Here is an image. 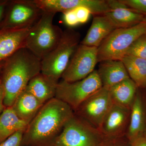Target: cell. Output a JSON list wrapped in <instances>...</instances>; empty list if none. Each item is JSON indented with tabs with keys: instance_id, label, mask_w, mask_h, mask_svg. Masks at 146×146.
<instances>
[{
	"instance_id": "6da1fadb",
	"label": "cell",
	"mask_w": 146,
	"mask_h": 146,
	"mask_svg": "<svg viewBox=\"0 0 146 146\" xmlns=\"http://www.w3.org/2000/svg\"><path fill=\"white\" fill-rule=\"evenodd\" d=\"M74 115L66 103L54 98L44 104L26 129L23 146H54L63 128Z\"/></svg>"
},
{
	"instance_id": "7a4b0ae2",
	"label": "cell",
	"mask_w": 146,
	"mask_h": 146,
	"mask_svg": "<svg viewBox=\"0 0 146 146\" xmlns=\"http://www.w3.org/2000/svg\"><path fill=\"white\" fill-rule=\"evenodd\" d=\"M41 72V60L23 48L5 60L1 71L5 92L4 105L11 107L29 81Z\"/></svg>"
},
{
	"instance_id": "3957f363",
	"label": "cell",
	"mask_w": 146,
	"mask_h": 146,
	"mask_svg": "<svg viewBox=\"0 0 146 146\" xmlns=\"http://www.w3.org/2000/svg\"><path fill=\"white\" fill-rule=\"evenodd\" d=\"M55 14L43 12L26 39L25 48L41 60L57 46L63 35L62 30L53 24Z\"/></svg>"
},
{
	"instance_id": "277c9868",
	"label": "cell",
	"mask_w": 146,
	"mask_h": 146,
	"mask_svg": "<svg viewBox=\"0 0 146 146\" xmlns=\"http://www.w3.org/2000/svg\"><path fill=\"white\" fill-rule=\"evenodd\" d=\"M80 42L78 32L70 28L63 31L58 44L41 60V72L58 82Z\"/></svg>"
},
{
	"instance_id": "5b68a950",
	"label": "cell",
	"mask_w": 146,
	"mask_h": 146,
	"mask_svg": "<svg viewBox=\"0 0 146 146\" xmlns=\"http://www.w3.org/2000/svg\"><path fill=\"white\" fill-rule=\"evenodd\" d=\"M145 34V21L131 27L116 29L98 47V63L121 60L133 42Z\"/></svg>"
},
{
	"instance_id": "8992f818",
	"label": "cell",
	"mask_w": 146,
	"mask_h": 146,
	"mask_svg": "<svg viewBox=\"0 0 146 146\" xmlns=\"http://www.w3.org/2000/svg\"><path fill=\"white\" fill-rule=\"evenodd\" d=\"M104 138L98 129L74 114L66 123L54 146H99Z\"/></svg>"
},
{
	"instance_id": "52a82bcc",
	"label": "cell",
	"mask_w": 146,
	"mask_h": 146,
	"mask_svg": "<svg viewBox=\"0 0 146 146\" xmlns=\"http://www.w3.org/2000/svg\"><path fill=\"white\" fill-rule=\"evenodd\" d=\"M102 87L97 70L74 82H58L55 98L66 103L74 111L84 101Z\"/></svg>"
},
{
	"instance_id": "ba28073f",
	"label": "cell",
	"mask_w": 146,
	"mask_h": 146,
	"mask_svg": "<svg viewBox=\"0 0 146 146\" xmlns=\"http://www.w3.org/2000/svg\"><path fill=\"white\" fill-rule=\"evenodd\" d=\"M113 104L109 88L102 86L84 101L74 113L99 129Z\"/></svg>"
},
{
	"instance_id": "9c48e42d",
	"label": "cell",
	"mask_w": 146,
	"mask_h": 146,
	"mask_svg": "<svg viewBox=\"0 0 146 146\" xmlns=\"http://www.w3.org/2000/svg\"><path fill=\"white\" fill-rule=\"evenodd\" d=\"M98 63V48L80 44L61 78L68 82L81 80L95 70Z\"/></svg>"
},
{
	"instance_id": "30bf717a",
	"label": "cell",
	"mask_w": 146,
	"mask_h": 146,
	"mask_svg": "<svg viewBox=\"0 0 146 146\" xmlns=\"http://www.w3.org/2000/svg\"><path fill=\"white\" fill-rule=\"evenodd\" d=\"M3 29H23L32 26L43 11L34 0H17L9 4Z\"/></svg>"
},
{
	"instance_id": "8fae6325",
	"label": "cell",
	"mask_w": 146,
	"mask_h": 146,
	"mask_svg": "<svg viewBox=\"0 0 146 146\" xmlns=\"http://www.w3.org/2000/svg\"><path fill=\"white\" fill-rule=\"evenodd\" d=\"M36 5L43 12L56 14L58 12L74 9L80 6L89 9L92 14L102 15L110 10L107 1L105 0H34Z\"/></svg>"
},
{
	"instance_id": "7c38bea8",
	"label": "cell",
	"mask_w": 146,
	"mask_h": 146,
	"mask_svg": "<svg viewBox=\"0 0 146 146\" xmlns=\"http://www.w3.org/2000/svg\"><path fill=\"white\" fill-rule=\"evenodd\" d=\"M131 109L113 103L105 116L99 130L104 138L126 136Z\"/></svg>"
},
{
	"instance_id": "4fadbf2b",
	"label": "cell",
	"mask_w": 146,
	"mask_h": 146,
	"mask_svg": "<svg viewBox=\"0 0 146 146\" xmlns=\"http://www.w3.org/2000/svg\"><path fill=\"white\" fill-rule=\"evenodd\" d=\"M110 10L104 14L117 28H126L143 22L144 15L131 9L121 0H107Z\"/></svg>"
},
{
	"instance_id": "5bb4252c",
	"label": "cell",
	"mask_w": 146,
	"mask_h": 146,
	"mask_svg": "<svg viewBox=\"0 0 146 146\" xmlns=\"http://www.w3.org/2000/svg\"><path fill=\"white\" fill-rule=\"evenodd\" d=\"M31 27L2 29L0 31V62L6 60L18 50L25 48L26 39Z\"/></svg>"
},
{
	"instance_id": "9a60e30c",
	"label": "cell",
	"mask_w": 146,
	"mask_h": 146,
	"mask_svg": "<svg viewBox=\"0 0 146 146\" xmlns=\"http://www.w3.org/2000/svg\"><path fill=\"white\" fill-rule=\"evenodd\" d=\"M117 29L105 14L96 15L81 44L98 48L111 33Z\"/></svg>"
},
{
	"instance_id": "2e32d148",
	"label": "cell",
	"mask_w": 146,
	"mask_h": 146,
	"mask_svg": "<svg viewBox=\"0 0 146 146\" xmlns=\"http://www.w3.org/2000/svg\"><path fill=\"white\" fill-rule=\"evenodd\" d=\"M97 71L102 86L108 88L130 78L121 60H108L100 62Z\"/></svg>"
},
{
	"instance_id": "e0dca14e",
	"label": "cell",
	"mask_w": 146,
	"mask_h": 146,
	"mask_svg": "<svg viewBox=\"0 0 146 146\" xmlns=\"http://www.w3.org/2000/svg\"><path fill=\"white\" fill-rule=\"evenodd\" d=\"M58 82L40 72L29 81L25 89L44 104L55 98Z\"/></svg>"
},
{
	"instance_id": "ac0fdd59",
	"label": "cell",
	"mask_w": 146,
	"mask_h": 146,
	"mask_svg": "<svg viewBox=\"0 0 146 146\" xmlns=\"http://www.w3.org/2000/svg\"><path fill=\"white\" fill-rule=\"evenodd\" d=\"M44 105L25 89L17 97L11 107L18 117L29 124Z\"/></svg>"
},
{
	"instance_id": "d6986e66",
	"label": "cell",
	"mask_w": 146,
	"mask_h": 146,
	"mask_svg": "<svg viewBox=\"0 0 146 146\" xmlns=\"http://www.w3.org/2000/svg\"><path fill=\"white\" fill-rule=\"evenodd\" d=\"M145 117L143 102L139 94L136 95L131 110L129 124L126 137L129 143L145 135Z\"/></svg>"
},
{
	"instance_id": "ffe728a7",
	"label": "cell",
	"mask_w": 146,
	"mask_h": 146,
	"mask_svg": "<svg viewBox=\"0 0 146 146\" xmlns=\"http://www.w3.org/2000/svg\"><path fill=\"white\" fill-rule=\"evenodd\" d=\"M137 88L136 84L130 78L111 86L109 90L113 102L131 109Z\"/></svg>"
},
{
	"instance_id": "44dd1931",
	"label": "cell",
	"mask_w": 146,
	"mask_h": 146,
	"mask_svg": "<svg viewBox=\"0 0 146 146\" xmlns=\"http://www.w3.org/2000/svg\"><path fill=\"white\" fill-rule=\"evenodd\" d=\"M28 124L18 117L12 107L5 108L0 115V143L17 131L26 129Z\"/></svg>"
},
{
	"instance_id": "7402d4cb",
	"label": "cell",
	"mask_w": 146,
	"mask_h": 146,
	"mask_svg": "<svg viewBox=\"0 0 146 146\" xmlns=\"http://www.w3.org/2000/svg\"><path fill=\"white\" fill-rule=\"evenodd\" d=\"M121 60L125 66L129 78L137 87H146V59L125 55Z\"/></svg>"
},
{
	"instance_id": "603a6c76",
	"label": "cell",
	"mask_w": 146,
	"mask_h": 146,
	"mask_svg": "<svg viewBox=\"0 0 146 146\" xmlns=\"http://www.w3.org/2000/svg\"><path fill=\"white\" fill-rule=\"evenodd\" d=\"M125 55H131L146 59V34L138 38L130 46Z\"/></svg>"
},
{
	"instance_id": "cb8c5ba5",
	"label": "cell",
	"mask_w": 146,
	"mask_h": 146,
	"mask_svg": "<svg viewBox=\"0 0 146 146\" xmlns=\"http://www.w3.org/2000/svg\"><path fill=\"white\" fill-rule=\"evenodd\" d=\"M126 5L138 13L146 15V0H121Z\"/></svg>"
},
{
	"instance_id": "d4e9b609",
	"label": "cell",
	"mask_w": 146,
	"mask_h": 146,
	"mask_svg": "<svg viewBox=\"0 0 146 146\" xmlns=\"http://www.w3.org/2000/svg\"><path fill=\"white\" fill-rule=\"evenodd\" d=\"M25 129H21L0 143V146H23L22 140Z\"/></svg>"
},
{
	"instance_id": "484cf974",
	"label": "cell",
	"mask_w": 146,
	"mask_h": 146,
	"mask_svg": "<svg viewBox=\"0 0 146 146\" xmlns=\"http://www.w3.org/2000/svg\"><path fill=\"white\" fill-rule=\"evenodd\" d=\"M99 146H130V143L126 136L120 138H104Z\"/></svg>"
},
{
	"instance_id": "4316f807",
	"label": "cell",
	"mask_w": 146,
	"mask_h": 146,
	"mask_svg": "<svg viewBox=\"0 0 146 146\" xmlns=\"http://www.w3.org/2000/svg\"><path fill=\"white\" fill-rule=\"evenodd\" d=\"M74 9L79 24L85 23L90 18L92 14L91 11L87 7L80 6Z\"/></svg>"
},
{
	"instance_id": "83f0119b",
	"label": "cell",
	"mask_w": 146,
	"mask_h": 146,
	"mask_svg": "<svg viewBox=\"0 0 146 146\" xmlns=\"http://www.w3.org/2000/svg\"><path fill=\"white\" fill-rule=\"evenodd\" d=\"M63 14V21L68 27H72L80 25L74 9L65 11Z\"/></svg>"
},
{
	"instance_id": "f1b7e54d",
	"label": "cell",
	"mask_w": 146,
	"mask_h": 146,
	"mask_svg": "<svg viewBox=\"0 0 146 146\" xmlns=\"http://www.w3.org/2000/svg\"><path fill=\"white\" fill-rule=\"evenodd\" d=\"M5 96V92L4 88L1 79L0 77V115H1L4 110L5 108L4 105Z\"/></svg>"
},
{
	"instance_id": "f546056e",
	"label": "cell",
	"mask_w": 146,
	"mask_h": 146,
	"mask_svg": "<svg viewBox=\"0 0 146 146\" xmlns=\"http://www.w3.org/2000/svg\"><path fill=\"white\" fill-rule=\"evenodd\" d=\"M130 146H146V135H142L130 142Z\"/></svg>"
},
{
	"instance_id": "4dcf8cb0",
	"label": "cell",
	"mask_w": 146,
	"mask_h": 146,
	"mask_svg": "<svg viewBox=\"0 0 146 146\" xmlns=\"http://www.w3.org/2000/svg\"><path fill=\"white\" fill-rule=\"evenodd\" d=\"M9 3L7 1L0 2V23L3 19Z\"/></svg>"
},
{
	"instance_id": "1f68e13d",
	"label": "cell",
	"mask_w": 146,
	"mask_h": 146,
	"mask_svg": "<svg viewBox=\"0 0 146 146\" xmlns=\"http://www.w3.org/2000/svg\"><path fill=\"white\" fill-rule=\"evenodd\" d=\"M4 61H1V62H0V73H1L2 70V68L3 67V66L4 63Z\"/></svg>"
},
{
	"instance_id": "d6a6232c",
	"label": "cell",
	"mask_w": 146,
	"mask_h": 146,
	"mask_svg": "<svg viewBox=\"0 0 146 146\" xmlns=\"http://www.w3.org/2000/svg\"><path fill=\"white\" fill-rule=\"evenodd\" d=\"M144 21H145V22H146V15L145 16V19H144Z\"/></svg>"
}]
</instances>
